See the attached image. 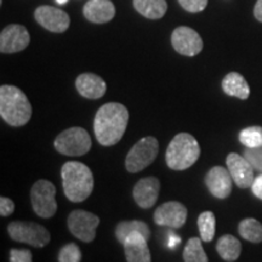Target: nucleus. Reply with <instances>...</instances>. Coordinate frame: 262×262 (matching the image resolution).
Wrapping results in <instances>:
<instances>
[{"mask_svg":"<svg viewBox=\"0 0 262 262\" xmlns=\"http://www.w3.org/2000/svg\"><path fill=\"white\" fill-rule=\"evenodd\" d=\"M129 123V111L122 103L110 102L97 111L94 119L95 136L102 146L110 147L122 140Z\"/></svg>","mask_w":262,"mask_h":262,"instance_id":"1","label":"nucleus"},{"mask_svg":"<svg viewBox=\"0 0 262 262\" xmlns=\"http://www.w3.org/2000/svg\"><path fill=\"white\" fill-rule=\"evenodd\" d=\"M56 187L48 180H38L31 189L32 208L35 214L42 219H49L57 211V203L55 199Z\"/></svg>","mask_w":262,"mask_h":262,"instance_id":"8","label":"nucleus"},{"mask_svg":"<svg viewBox=\"0 0 262 262\" xmlns=\"http://www.w3.org/2000/svg\"><path fill=\"white\" fill-rule=\"evenodd\" d=\"M136 11L149 19L162 18L168 10L165 0H134Z\"/></svg>","mask_w":262,"mask_h":262,"instance_id":"21","label":"nucleus"},{"mask_svg":"<svg viewBox=\"0 0 262 262\" xmlns=\"http://www.w3.org/2000/svg\"><path fill=\"white\" fill-rule=\"evenodd\" d=\"M31 37L26 27L10 25L0 33V51L3 54H15L25 50L29 45Z\"/></svg>","mask_w":262,"mask_h":262,"instance_id":"13","label":"nucleus"},{"mask_svg":"<svg viewBox=\"0 0 262 262\" xmlns=\"http://www.w3.org/2000/svg\"><path fill=\"white\" fill-rule=\"evenodd\" d=\"M35 21L41 27L54 33H63L68 29L71 24V18L67 12L63 10L54 8V6L42 5L35 10Z\"/></svg>","mask_w":262,"mask_h":262,"instance_id":"10","label":"nucleus"},{"mask_svg":"<svg viewBox=\"0 0 262 262\" xmlns=\"http://www.w3.org/2000/svg\"><path fill=\"white\" fill-rule=\"evenodd\" d=\"M55 148L61 155L80 157L86 155L91 148V137L83 127H70L62 131L55 139Z\"/></svg>","mask_w":262,"mask_h":262,"instance_id":"5","label":"nucleus"},{"mask_svg":"<svg viewBox=\"0 0 262 262\" xmlns=\"http://www.w3.org/2000/svg\"><path fill=\"white\" fill-rule=\"evenodd\" d=\"M68 228L71 233L85 243H90L96 237V229L100 225V219L93 212L85 210H74L68 216Z\"/></svg>","mask_w":262,"mask_h":262,"instance_id":"9","label":"nucleus"},{"mask_svg":"<svg viewBox=\"0 0 262 262\" xmlns=\"http://www.w3.org/2000/svg\"><path fill=\"white\" fill-rule=\"evenodd\" d=\"M0 116L14 127L24 126L32 117V106L27 96L18 88L2 85L0 88Z\"/></svg>","mask_w":262,"mask_h":262,"instance_id":"3","label":"nucleus"},{"mask_svg":"<svg viewBox=\"0 0 262 262\" xmlns=\"http://www.w3.org/2000/svg\"><path fill=\"white\" fill-rule=\"evenodd\" d=\"M198 229L203 242H211L214 239L216 229V219L214 212L204 211L198 217Z\"/></svg>","mask_w":262,"mask_h":262,"instance_id":"26","label":"nucleus"},{"mask_svg":"<svg viewBox=\"0 0 262 262\" xmlns=\"http://www.w3.org/2000/svg\"><path fill=\"white\" fill-rule=\"evenodd\" d=\"M226 164H227L228 171L233 179V182L239 188H248L253 186L255 181V169L245 157L239 156L237 153H229L226 159Z\"/></svg>","mask_w":262,"mask_h":262,"instance_id":"14","label":"nucleus"},{"mask_svg":"<svg viewBox=\"0 0 262 262\" xmlns=\"http://www.w3.org/2000/svg\"><path fill=\"white\" fill-rule=\"evenodd\" d=\"M199 156L201 147L194 136L187 133H180L169 143L165 160L170 169L181 171L191 168Z\"/></svg>","mask_w":262,"mask_h":262,"instance_id":"4","label":"nucleus"},{"mask_svg":"<svg viewBox=\"0 0 262 262\" xmlns=\"http://www.w3.org/2000/svg\"><path fill=\"white\" fill-rule=\"evenodd\" d=\"M160 182L155 176L141 179L134 186L133 196L136 204L142 209H149L158 201Z\"/></svg>","mask_w":262,"mask_h":262,"instance_id":"16","label":"nucleus"},{"mask_svg":"<svg viewBox=\"0 0 262 262\" xmlns=\"http://www.w3.org/2000/svg\"><path fill=\"white\" fill-rule=\"evenodd\" d=\"M67 2H68V0H56V3L58 5H64Z\"/></svg>","mask_w":262,"mask_h":262,"instance_id":"36","label":"nucleus"},{"mask_svg":"<svg viewBox=\"0 0 262 262\" xmlns=\"http://www.w3.org/2000/svg\"><path fill=\"white\" fill-rule=\"evenodd\" d=\"M78 93L89 100H97L106 94L107 85L104 80L94 73H83L75 80Z\"/></svg>","mask_w":262,"mask_h":262,"instance_id":"17","label":"nucleus"},{"mask_svg":"<svg viewBox=\"0 0 262 262\" xmlns=\"http://www.w3.org/2000/svg\"><path fill=\"white\" fill-rule=\"evenodd\" d=\"M185 262H208L204 249L202 245V238H191L183 249Z\"/></svg>","mask_w":262,"mask_h":262,"instance_id":"25","label":"nucleus"},{"mask_svg":"<svg viewBox=\"0 0 262 262\" xmlns=\"http://www.w3.org/2000/svg\"><path fill=\"white\" fill-rule=\"evenodd\" d=\"M171 44L173 49L183 56H195L203 50V40L194 29L178 27L172 32Z\"/></svg>","mask_w":262,"mask_h":262,"instance_id":"11","label":"nucleus"},{"mask_svg":"<svg viewBox=\"0 0 262 262\" xmlns=\"http://www.w3.org/2000/svg\"><path fill=\"white\" fill-rule=\"evenodd\" d=\"M159 152L158 140L153 136L141 139L129 150L125 158V168L129 172H140L150 165Z\"/></svg>","mask_w":262,"mask_h":262,"instance_id":"6","label":"nucleus"},{"mask_svg":"<svg viewBox=\"0 0 262 262\" xmlns=\"http://www.w3.org/2000/svg\"><path fill=\"white\" fill-rule=\"evenodd\" d=\"M153 220L158 226L181 228L187 220V208L179 202L164 203L159 208H157Z\"/></svg>","mask_w":262,"mask_h":262,"instance_id":"12","label":"nucleus"},{"mask_svg":"<svg viewBox=\"0 0 262 262\" xmlns=\"http://www.w3.org/2000/svg\"><path fill=\"white\" fill-rule=\"evenodd\" d=\"M10 262H33L31 250H28V249H11Z\"/></svg>","mask_w":262,"mask_h":262,"instance_id":"31","label":"nucleus"},{"mask_svg":"<svg viewBox=\"0 0 262 262\" xmlns=\"http://www.w3.org/2000/svg\"><path fill=\"white\" fill-rule=\"evenodd\" d=\"M81 251L74 243L66 244L58 253V262H80Z\"/></svg>","mask_w":262,"mask_h":262,"instance_id":"28","label":"nucleus"},{"mask_svg":"<svg viewBox=\"0 0 262 262\" xmlns=\"http://www.w3.org/2000/svg\"><path fill=\"white\" fill-rule=\"evenodd\" d=\"M147 239L141 233H133L124 242V251L127 262H152Z\"/></svg>","mask_w":262,"mask_h":262,"instance_id":"18","label":"nucleus"},{"mask_svg":"<svg viewBox=\"0 0 262 262\" xmlns=\"http://www.w3.org/2000/svg\"><path fill=\"white\" fill-rule=\"evenodd\" d=\"M251 191H253L255 196H257L258 199L262 201V173L258 175L257 178H255V181L251 186Z\"/></svg>","mask_w":262,"mask_h":262,"instance_id":"33","label":"nucleus"},{"mask_svg":"<svg viewBox=\"0 0 262 262\" xmlns=\"http://www.w3.org/2000/svg\"><path fill=\"white\" fill-rule=\"evenodd\" d=\"M232 179L228 169L222 166H214L205 176V185L209 192L219 199H225L232 192Z\"/></svg>","mask_w":262,"mask_h":262,"instance_id":"15","label":"nucleus"},{"mask_svg":"<svg viewBox=\"0 0 262 262\" xmlns=\"http://www.w3.org/2000/svg\"><path fill=\"white\" fill-rule=\"evenodd\" d=\"M244 157L251 166L262 173V146L255 148H247L244 150Z\"/></svg>","mask_w":262,"mask_h":262,"instance_id":"29","label":"nucleus"},{"mask_svg":"<svg viewBox=\"0 0 262 262\" xmlns=\"http://www.w3.org/2000/svg\"><path fill=\"white\" fill-rule=\"evenodd\" d=\"M61 176L63 192L71 202H84L93 193L94 176L85 164L67 162L62 166Z\"/></svg>","mask_w":262,"mask_h":262,"instance_id":"2","label":"nucleus"},{"mask_svg":"<svg viewBox=\"0 0 262 262\" xmlns=\"http://www.w3.org/2000/svg\"><path fill=\"white\" fill-rule=\"evenodd\" d=\"M238 232L245 241L251 243H261L262 242V224L255 219H244L238 226Z\"/></svg>","mask_w":262,"mask_h":262,"instance_id":"24","label":"nucleus"},{"mask_svg":"<svg viewBox=\"0 0 262 262\" xmlns=\"http://www.w3.org/2000/svg\"><path fill=\"white\" fill-rule=\"evenodd\" d=\"M254 15L258 22H262V0H257L256 4H255Z\"/></svg>","mask_w":262,"mask_h":262,"instance_id":"35","label":"nucleus"},{"mask_svg":"<svg viewBox=\"0 0 262 262\" xmlns=\"http://www.w3.org/2000/svg\"><path fill=\"white\" fill-rule=\"evenodd\" d=\"M216 250L220 256L227 262L238 260L242 253V244L237 238L231 234H225L217 241Z\"/></svg>","mask_w":262,"mask_h":262,"instance_id":"23","label":"nucleus"},{"mask_svg":"<svg viewBox=\"0 0 262 262\" xmlns=\"http://www.w3.org/2000/svg\"><path fill=\"white\" fill-rule=\"evenodd\" d=\"M14 211H15V203L10 198L2 196V198H0V215L6 217V216H10Z\"/></svg>","mask_w":262,"mask_h":262,"instance_id":"32","label":"nucleus"},{"mask_svg":"<svg viewBox=\"0 0 262 262\" xmlns=\"http://www.w3.org/2000/svg\"><path fill=\"white\" fill-rule=\"evenodd\" d=\"M239 141L247 148H255L262 146V127L249 126L239 133Z\"/></svg>","mask_w":262,"mask_h":262,"instance_id":"27","label":"nucleus"},{"mask_svg":"<svg viewBox=\"0 0 262 262\" xmlns=\"http://www.w3.org/2000/svg\"><path fill=\"white\" fill-rule=\"evenodd\" d=\"M133 233H141L147 241L150 238V229L143 221H122L116 227V237L120 244H124L125 239Z\"/></svg>","mask_w":262,"mask_h":262,"instance_id":"22","label":"nucleus"},{"mask_svg":"<svg viewBox=\"0 0 262 262\" xmlns=\"http://www.w3.org/2000/svg\"><path fill=\"white\" fill-rule=\"evenodd\" d=\"M83 14L93 24H107L116 15V8L111 0H89L84 5Z\"/></svg>","mask_w":262,"mask_h":262,"instance_id":"19","label":"nucleus"},{"mask_svg":"<svg viewBox=\"0 0 262 262\" xmlns=\"http://www.w3.org/2000/svg\"><path fill=\"white\" fill-rule=\"evenodd\" d=\"M8 233L12 241L35 248H44L49 244L51 238L48 229L35 222H11L8 226Z\"/></svg>","mask_w":262,"mask_h":262,"instance_id":"7","label":"nucleus"},{"mask_svg":"<svg viewBox=\"0 0 262 262\" xmlns=\"http://www.w3.org/2000/svg\"><path fill=\"white\" fill-rule=\"evenodd\" d=\"M221 85L224 93L228 96L247 100L250 95V88H249L248 81L245 80L243 75L237 72H231L226 75Z\"/></svg>","mask_w":262,"mask_h":262,"instance_id":"20","label":"nucleus"},{"mask_svg":"<svg viewBox=\"0 0 262 262\" xmlns=\"http://www.w3.org/2000/svg\"><path fill=\"white\" fill-rule=\"evenodd\" d=\"M179 3L188 12H201L208 5V0H179Z\"/></svg>","mask_w":262,"mask_h":262,"instance_id":"30","label":"nucleus"},{"mask_svg":"<svg viewBox=\"0 0 262 262\" xmlns=\"http://www.w3.org/2000/svg\"><path fill=\"white\" fill-rule=\"evenodd\" d=\"M180 243H181V238L178 237V235H176L175 233H170L168 247H169L170 249H175Z\"/></svg>","mask_w":262,"mask_h":262,"instance_id":"34","label":"nucleus"}]
</instances>
